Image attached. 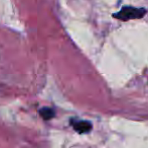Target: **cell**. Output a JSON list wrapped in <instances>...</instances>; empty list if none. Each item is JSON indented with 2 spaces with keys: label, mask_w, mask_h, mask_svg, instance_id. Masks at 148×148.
I'll use <instances>...</instances> for the list:
<instances>
[{
  "label": "cell",
  "mask_w": 148,
  "mask_h": 148,
  "mask_svg": "<svg viewBox=\"0 0 148 148\" xmlns=\"http://www.w3.org/2000/svg\"><path fill=\"white\" fill-rule=\"evenodd\" d=\"M146 14V10L144 8H136L132 6H124L120 11L113 14L115 18L120 20H130V19H137V18H142Z\"/></svg>",
  "instance_id": "cell-1"
},
{
  "label": "cell",
  "mask_w": 148,
  "mask_h": 148,
  "mask_svg": "<svg viewBox=\"0 0 148 148\" xmlns=\"http://www.w3.org/2000/svg\"><path fill=\"white\" fill-rule=\"evenodd\" d=\"M73 127L80 134L89 133L92 130V124L88 121H77L73 123Z\"/></svg>",
  "instance_id": "cell-2"
},
{
  "label": "cell",
  "mask_w": 148,
  "mask_h": 148,
  "mask_svg": "<svg viewBox=\"0 0 148 148\" xmlns=\"http://www.w3.org/2000/svg\"><path fill=\"white\" fill-rule=\"evenodd\" d=\"M39 114L45 120H51V118L55 117V111L53 109H51V108H42L39 111Z\"/></svg>",
  "instance_id": "cell-3"
}]
</instances>
